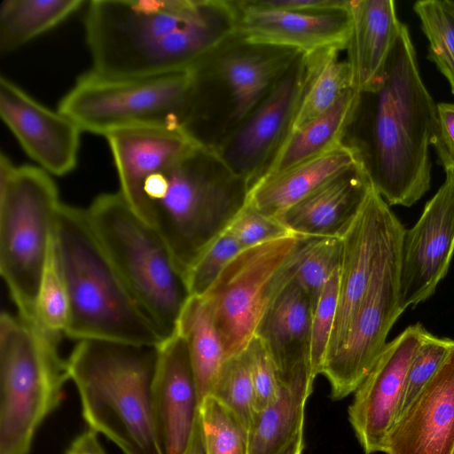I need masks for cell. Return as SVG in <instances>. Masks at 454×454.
<instances>
[{"mask_svg":"<svg viewBox=\"0 0 454 454\" xmlns=\"http://www.w3.org/2000/svg\"><path fill=\"white\" fill-rule=\"evenodd\" d=\"M235 1L92 0L84 17L91 71L150 77L194 68L237 35Z\"/></svg>","mask_w":454,"mask_h":454,"instance_id":"obj_1","label":"cell"},{"mask_svg":"<svg viewBox=\"0 0 454 454\" xmlns=\"http://www.w3.org/2000/svg\"><path fill=\"white\" fill-rule=\"evenodd\" d=\"M436 129V105L421 80L408 27L402 23L381 70L359 91L346 137L389 206L411 207L429 190L428 146Z\"/></svg>","mask_w":454,"mask_h":454,"instance_id":"obj_2","label":"cell"},{"mask_svg":"<svg viewBox=\"0 0 454 454\" xmlns=\"http://www.w3.org/2000/svg\"><path fill=\"white\" fill-rule=\"evenodd\" d=\"M53 248L69 302L65 336L160 347L165 337L136 300L87 218L61 204Z\"/></svg>","mask_w":454,"mask_h":454,"instance_id":"obj_3","label":"cell"},{"mask_svg":"<svg viewBox=\"0 0 454 454\" xmlns=\"http://www.w3.org/2000/svg\"><path fill=\"white\" fill-rule=\"evenodd\" d=\"M158 347L82 340L67 367L89 428L123 454H163L155 428L152 387Z\"/></svg>","mask_w":454,"mask_h":454,"instance_id":"obj_4","label":"cell"},{"mask_svg":"<svg viewBox=\"0 0 454 454\" xmlns=\"http://www.w3.org/2000/svg\"><path fill=\"white\" fill-rule=\"evenodd\" d=\"M247 184L200 145L151 176L144 187L146 222L186 273L247 203Z\"/></svg>","mask_w":454,"mask_h":454,"instance_id":"obj_5","label":"cell"},{"mask_svg":"<svg viewBox=\"0 0 454 454\" xmlns=\"http://www.w3.org/2000/svg\"><path fill=\"white\" fill-rule=\"evenodd\" d=\"M89 223L129 289L165 339L177 332L191 298L186 278L165 240L118 192L85 208Z\"/></svg>","mask_w":454,"mask_h":454,"instance_id":"obj_6","label":"cell"},{"mask_svg":"<svg viewBox=\"0 0 454 454\" xmlns=\"http://www.w3.org/2000/svg\"><path fill=\"white\" fill-rule=\"evenodd\" d=\"M57 186L39 167L15 166L0 155V273L18 309L31 328L58 212Z\"/></svg>","mask_w":454,"mask_h":454,"instance_id":"obj_7","label":"cell"},{"mask_svg":"<svg viewBox=\"0 0 454 454\" xmlns=\"http://www.w3.org/2000/svg\"><path fill=\"white\" fill-rule=\"evenodd\" d=\"M69 380L59 348L19 316H0V454H29L44 419L61 403Z\"/></svg>","mask_w":454,"mask_h":454,"instance_id":"obj_8","label":"cell"},{"mask_svg":"<svg viewBox=\"0 0 454 454\" xmlns=\"http://www.w3.org/2000/svg\"><path fill=\"white\" fill-rule=\"evenodd\" d=\"M193 68L150 77H108L89 71L63 97L58 110L82 129L101 136L133 126L182 129Z\"/></svg>","mask_w":454,"mask_h":454,"instance_id":"obj_9","label":"cell"},{"mask_svg":"<svg viewBox=\"0 0 454 454\" xmlns=\"http://www.w3.org/2000/svg\"><path fill=\"white\" fill-rule=\"evenodd\" d=\"M301 237L289 234L242 249L200 296L226 358L246 349L274 296L293 279Z\"/></svg>","mask_w":454,"mask_h":454,"instance_id":"obj_10","label":"cell"},{"mask_svg":"<svg viewBox=\"0 0 454 454\" xmlns=\"http://www.w3.org/2000/svg\"><path fill=\"white\" fill-rule=\"evenodd\" d=\"M333 51L340 50L298 54L260 103L221 143L210 145L248 190L285 142L311 79Z\"/></svg>","mask_w":454,"mask_h":454,"instance_id":"obj_11","label":"cell"},{"mask_svg":"<svg viewBox=\"0 0 454 454\" xmlns=\"http://www.w3.org/2000/svg\"><path fill=\"white\" fill-rule=\"evenodd\" d=\"M403 235L378 265L341 343L324 362L321 374L330 383L333 400L345 398L361 385L385 348L390 329L403 312L399 301Z\"/></svg>","mask_w":454,"mask_h":454,"instance_id":"obj_12","label":"cell"},{"mask_svg":"<svg viewBox=\"0 0 454 454\" xmlns=\"http://www.w3.org/2000/svg\"><path fill=\"white\" fill-rule=\"evenodd\" d=\"M403 231L399 219L372 186L361 211L341 238L338 304L325 361L341 343L378 265Z\"/></svg>","mask_w":454,"mask_h":454,"instance_id":"obj_13","label":"cell"},{"mask_svg":"<svg viewBox=\"0 0 454 454\" xmlns=\"http://www.w3.org/2000/svg\"><path fill=\"white\" fill-rule=\"evenodd\" d=\"M427 201L401 248L400 308L416 307L434 294L454 254V170Z\"/></svg>","mask_w":454,"mask_h":454,"instance_id":"obj_14","label":"cell"},{"mask_svg":"<svg viewBox=\"0 0 454 454\" xmlns=\"http://www.w3.org/2000/svg\"><path fill=\"white\" fill-rule=\"evenodd\" d=\"M427 329L416 323L387 343L376 364L355 391L348 420L365 454L383 452L399 411L411 360Z\"/></svg>","mask_w":454,"mask_h":454,"instance_id":"obj_15","label":"cell"},{"mask_svg":"<svg viewBox=\"0 0 454 454\" xmlns=\"http://www.w3.org/2000/svg\"><path fill=\"white\" fill-rule=\"evenodd\" d=\"M236 37L252 45L293 50L310 54L343 50L351 30L348 5L328 10H291L268 7L254 0L235 1Z\"/></svg>","mask_w":454,"mask_h":454,"instance_id":"obj_16","label":"cell"},{"mask_svg":"<svg viewBox=\"0 0 454 454\" xmlns=\"http://www.w3.org/2000/svg\"><path fill=\"white\" fill-rule=\"evenodd\" d=\"M0 116L39 168L59 176L74 170L82 129L68 116L40 104L3 75L0 77Z\"/></svg>","mask_w":454,"mask_h":454,"instance_id":"obj_17","label":"cell"},{"mask_svg":"<svg viewBox=\"0 0 454 454\" xmlns=\"http://www.w3.org/2000/svg\"><path fill=\"white\" fill-rule=\"evenodd\" d=\"M152 403L163 454H184L200 412V400L187 343L178 331L158 347Z\"/></svg>","mask_w":454,"mask_h":454,"instance_id":"obj_18","label":"cell"},{"mask_svg":"<svg viewBox=\"0 0 454 454\" xmlns=\"http://www.w3.org/2000/svg\"><path fill=\"white\" fill-rule=\"evenodd\" d=\"M386 454H454V345L434 375L397 418Z\"/></svg>","mask_w":454,"mask_h":454,"instance_id":"obj_19","label":"cell"},{"mask_svg":"<svg viewBox=\"0 0 454 454\" xmlns=\"http://www.w3.org/2000/svg\"><path fill=\"white\" fill-rule=\"evenodd\" d=\"M107 140L120 182L119 192L146 222V181L195 147L205 145L183 129L133 126L114 130Z\"/></svg>","mask_w":454,"mask_h":454,"instance_id":"obj_20","label":"cell"},{"mask_svg":"<svg viewBox=\"0 0 454 454\" xmlns=\"http://www.w3.org/2000/svg\"><path fill=\"white\" fill-rule=\"evenodd\" d=\"M372 188L365 169L358 163L310 192L278 219L298 236L342 238Z\"/></svg>","mask_w":454,"mask_h":454,"instance_id":"obj_21","label":"cell"},{"mask_svg":"<svg viewBox=\"0 0 454 454\" xmlns=\"http://www.w3.org/2000/svg\"><path fill=\"white\" fill-rule=\"evenodd\" d=\"M311 317L309 298L293 278L274 296L255 333L270 353L279 381L287 379L301 365L309 367Z\"/></svg>","mask_w":454,"mask_h":454,"instance_id":"obj_22","label":"cell"},{"mask_svg":"<svg viewBox=\"0 0 454 454\" xmlns=\"http://www.w3.org/2000/svg\"><path fill=\"white\" fill-rule=\"evenodd\" d=\"M358 163V152L345 141L281 173L260 179L248 190L247 204L278 218L310 192Z\"/></svg>","mask_w":454,"mask_h":454,"instance_id":"obj_23","label":"cell"},{"mask_svg":"<svg viewBox=\"0 0 454 454\" xmlns=\"http://www.w3.org/2000/svg\"><path fill=\"white\" fill-rule=\"evenodd\" d=\"M239 43V47L224 52L217 61L218 74L231 98L234 125L260 103L301 53L289 49L247 44L240 40Z\"/></svg>","mask_w":454,"mask_h":454,"instance_id":"obj_24","label":"cell"},{"mask_svg":"<svg viewBox=\"0 0 454 454\" xmlns=\"http://www.w3.org/2000/svg\"><path fill=\"white\" fill-rule=\"evenodd\" d=\"M348 62L353 85L366 90L385 64L401 26L392 0H349Z\"/></svg>","mask_w":454,"mask_h":454,"instance_id":"obj_25","label":"cell"},{"mask_svg":"<svg viewBox=\"0 0 454 454\" xmlns=\"http://www.w3.org/2000/svg\"><path fill=\"white\" fill-rule=\"evenodd\" d=\"M309 367H299L280 381L277 397L255 411L248 427V454H277L303 429L305 403L312 392Z\"/></svg>","mask_w":454,"mask_h":454,"instance_id":"obj_26","label":"cell"},{"mask_svg":"<svg viewBox=\"0 0 454 454\" xmlns=\"http://www.w3.org/2000/svg\"><path fill=\"white\" fill-rule=\"evenodd\" d=\"M358 101L359 91L351 88L325 113L289 133L257 181L281 173L345 143Z\"/></svg>","mask_w":454,"mask_h":454,"instance_id":"obj_27","label":"cell"},{"mask_svg":"<svg viewBox=\"0 0 454 454\" xmlns=\"http://www.w3.org/2000/svg\"><path fill=\"white\" fill-rule=\"evenodd\" d=\"M83 0H4L0 5V53L8 54L61 24Z\"/></svg>","mask_w":454,"mask_h":454,"instance_id":"obj_28","label":"cell"},{"mask_svg":"<svg viewBox=\"0 0 454 454\" xmlns=\"http://www.w3.org/2000/svg\"><path fill=\"white\" fill-rule=\"evenodd\" d=\"M177 331L187 343L200 406L211 394L226 359L220 336L201 297L191 296L182 312Z\"/></svg>","mask_w":454,"mask_h":454,"instance_id":"obj_29","label":"cell"},{"mask_svg":"<svg viewBox=\"0 0 454 454\" xmlns=\"http://www.w3.org/2000/svg\"><path fill=\"white\" fill-rule=\"evenodd\" d=\"M339 51L329 53L315 73L289 133L325 113L347 90L354 88L350 65L348 60L338 59Z\"/></svg>","mask_w":454,"mask_h":454,"instance_id":"obj_30","label":"cell"},{"mask_svg":"<svg viewBox=\"0 0 454 454\" xmlns=\"http://www.w3.org/2000/svg\"><path fill=\"white\" fill-rule=\"evenodd\" d=\"M342 239L302 237L295 254L294 279L309 298L312 313L319 296L340 266Z\"/></svg>","mask_w":454,"mask_h":454,"instance_id":"obj_31","label":"cell"},{"mask_svg":"<svg viewBox=\"0 0 454 454\" xmlns=\"http://www.w3.org/2000/svg\"><path fill=\"white\" fill-rule=\"evenodd\" d=\"M69 314L67 288L52 242L36 301V325L33 330L43 341L59 348L65 335Z\"/></svg>","mask_w":454,"mask_h":454,"instance_id":"obj_32","label":"cell"},{"mask_svg":"<svg viewBox=\"0 0 454 454\" xmlns=\"http://www.w3.org/2000/svg\"><path fill=\"white\" fill-rule=\"evenodd\" d=\"M413 8L429 42L427 58L447 78L454 94V1L421 0Z\"/></svg>","mask_w":454,"mask_h":454,"instance_id":"obj_33","label":"cell"},{"mask_svg":"<svg viewBox=\"0 0 454 454\" xmlns=\"http://www.w3.org/2000/svg\"><path fill=\"white\" fill-rule=\"evenodd\" d=\"M200 414L207 454H248V428L231 409L208 395Z\"/></svg>","mask_w":454,"mask_h":454,"instance_id":"obj_34","label":"cell"},{"mask_svg":"<svg viewBox=\"0 0 454 454\" xmlns=\"http://www.w3.org/2000/svg\"><path fill=\"white\" fill-rule=\"evenodd\" d=\"M248 428L254 413V390L245 350L225 359L211 394Z\"/></svg>","mask_w":454,"mask_h":454,"instance_id":"obj_35","label":"cell"},{"mask_svg":"<svg viewBox=\"0 0 454 454\" xmlns=\"http://www.w3.org/2000/svg\"><path fill=\"white\" fill-rule=\"evenodd\" d=\"M340 268L325 284L311 317L309 364L312 377L321 374L334 323L339 296Z\"/></svg>","mask_w":454,"mask_h":454,"instance_id":"obj_36","label":"cell"},{"mask_svg":"<svg viewBox=\"0 0 454 454\" xmlns=\"http://www.w3.org/2000/svg\"><path fill=\"white\" fill-rule=\"evenodd\" d=\"M453 345L454 340L427 331L408 369L397 418L434 375Z\"/></svg>","mask_w":454,"mask_h":454,"instance_id":"obj_37","label":"cell"},{"mask_svg":"<svg viewBox=\"0 0 454 454\" xmlns=\"http://www.w3.org/2000/svg\"><path fill=\"white\" fill-rule=\"evenodd\" d=\"M241 250V246L228 229L217 237L186 273L191 296H203Z\"/></svg>","mask_w":454,"mask_h":454,"instance_id":"obj_38","label":"cell"},{"mask_svg":"<svg viewBox=\"0 0 454 454\" xmlns=\"http://www.w3.org/2000/svg\"><path fill=\"white\" fill-rule=\"evenodd\" d=\"M254 390V412L269 405L278 395L279 378L264 343L254 336L245 349Z\"/></svg>","mask_w":454,"mask_h":454,"instance_id":"obj_39","label":"cell"},{"mask_svg":"<svg viewBox=\"0 0 454 454\" xmlns=\"http://www.w3.org/2000/svg\"><path fill=\"white\" fill-rule=\"evenodd\" d=\"M228 230L242 249L293 234L278 218L266 215L247 203Z\"/></svg>","mask_w":454,"mask_h":454,"instance_id":"obj_40","label":"cell"},{"mask_svg":"<svg viewBox=\"0 0 454 454\" xmlns=\"http://www.w3.org/2000/svg\"><path fill=\"white\" fill-rule=\"evenodd\" d=\"M437 108V129L431 141L444 170H454V104L440 103Z\"/></svg>","mask_w":454,"mask_h":454,"instance_id":"obj_41","label":"cell"},{"mask_svg":"<svg viewBox=\"0 0 454 454\" xmlns=\"http://www.w3.org/2000/svg\"><path fill=\"white\" fill-rule=\"evenodd\" d=\"M257 4L274 8L291 10H328L343 8L349 0H254Z\"/></svg>","mask_w":454,"mask_h":454,"instance_id":"obj_42","label":"cell"},{"mask_svg":"<svg viewBox=\"0 0 454 454\" xmlns=\"http://www.w3.org/2000/svg\"><path fill=\"white\" fill-rule=\"evenodd\" d=\"M98 434L88 428L73 440L65 454H106Z\"/></svg>","mask_w":454,"mask_h":454,"instance_id":"obj_43","label":"cell"},{"mask_svg":"<svg viewBox=\"0 0 454 454\" xmlns=\"http://www.w3.org/2000/svg\"><path fill=\"white\" fill-rule=\"evenodd\" d=\"M184 454H207L200 412L189 444Z\"/></svg>","mask_w":454,"mask_h":454,"instance_id":"obj_44","label":"cell"},{"mask_svg":"<svg viewBox=\"0 0 454 454\" xmlns=\"http://www.w3.org/2000/svg\"><path fill=\"white\" fill-rule=\"evenodd\" d=\"M304 449L303 429L298 434L277 454H302Z\"/></svg>","mask_w":454,"mask_h":454,"instance_id":"obj_45","label":"cell"}]
</instances>
